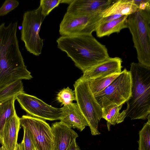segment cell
Segmentation results:
<instances>
[{"instance_id":"obj_27","label":"cell","mask_w":150,"mask_h":150,"mask_svg":"<svg viewBox=\"0 0 150 150\" xmlns=\"http://www.w3.org/2000/svg\"><path fill=\"white\" fill-rule=\"evenodd\" d=\"M133 3L142 10H150V0H132Z\"/></svg>"},{"instance_id":"obj_4","label":"cell","mask_w":150,"mask_h":150,"mask_svg":"<svg viewBox=\"0 0 150 150\" xmlns=\"http://www.w3.org/2000/svg\"><path fill=\"white\" fill-rule=\"evenodd\" d=\"M127 25L132 36L138 62L150 67V10L138 9L128 16Z\"/></svg>"},{"instance_id":"obj_10","label":"cell","mask_w":150,"mask_h":150,"mask_svg":"<svg viewBox=\"0 0 150 150\" xmlns=\"http://www.w3.org/2000/svg\"><path fill=\"white\" fill-rule=\"evenodd\" d=\"M16 100L21 108L30 116L44 120H59L61 108L52 107L36 97L25 92L17 96Z\"/></svg>"},{"instance_id":"obj_11","label":"cell","mask_w":150,"mask_h":150,"mask_svg":"<svg viewBox=\"0 0 150 150\" xmlns=\"http://www.w3.org/2000/svg\"><path fill=\"white\" fill-rule=\"evenodd\" d=\"M122 60L119 57H110L83 73L80 78L88 80L98 77L120 74L122 72Z\"/></svg>"},{"instance_id":"obj_18","label":"cell","mask_w":150,"mask_h":150,"mask_svg":"<svg viewBox=\"0 0 150 150\" xmlns=\"http://www.w3.org/2000/svg\"><path fill=\"white\" fill-rule=\"evenodd\" d=\"M122 105H111L105 108H102V118L107 121L109 131L110 129L111 125L114 126L116 124L122 122L127 117L125 110L120 112Z\"/></svg>"},{"instance_id":"obj_26","label":"cell","mask_w":150,"mask_h":150,"mask_svg":"<svg viewBox=\"0 0 150 150\" xmlns=\"http://www.w3.org/2000/svg\"><path fill=\"white\" fill-rule=\"evenodd\" d=\"M24 130V136L23 140L25 150H33L35 148L32 134L27 128L23 127Z\"/></svg>"},{"instance_id":"obj_19","label":"cell","mask_w":150,"mask_h":150,"mask_svg":"<svg viewBox=\"0 0 150 150\" xmlns=\"http://www.w3.org/2000/svg\"><path fill=\"white\" fill-rule=\"evenodd\" d=\"M16 96L0 102V143L2 144L3 132L7 122L16 113L14 103Z\"/></svg>"},{"instance_id":"obj_22","label":"cell","mask_w":150,"mask_h":150,"mask_svg":"<svg viewBox=\"0 0 150 150\" xmlns=\"http://www.w3.org/2000/svg\"><path fill=\"white\" fill-rule=\"evenodd\" d=\"M148 121L145 123L139 132L138 150H150V115L147 118Z\"/></svg>"},{"instance_id":"obj_7","label":"cell","mask_w":150,"mask_h":150,"mask_svg":"<svg viewBox=\"0 0 150 150\" xmlns=\"http://www.w3.org/2000/svg\"><path fill=\"white\" fill-rule=\"evenodd\" d=\"M45 16L39 6L36 9L25 12L23 15L21 30V39L27 51L38 56L41 53L43 40L39 35L41 25Z\"/></svg>"},{"instance_id":"obj_1","label":"cell","mask_w":150,"mask_h":150,"mask_svg":"<svg viewBox=\"0 0 150 150\" xmlns=\"http://www.w3.org/2000/svg\"><path fill=\"white\" fill-rule=\"evenodd\" d=\"M18 22L0 25V88L13 82L30 80L20 50L17 36Z\"/></svg>"},{"instance_id":"obj_6","label":"cell","mask_w":150,"mask_h":150,"mask_svg":"<svg viewBox=\"0 0 150 150\" xmlns=\"http://www.w3.org/2000/svg\"><path fill=\"white\" fill-rule=\"evenodd\" d=\"M132 86L130 72L125 68L108 86L94 96L102 108L111 105H123L131 96Z\"/></svg>"},{"instance_id":"obj_3","label":"cell","mask_w":150,"mask_h":150,"mask_svg":"<svg viewBox=\"0 0 150 150\" xmlns=\"http://www.w3.org/2000/svg\"><path fill=\"white\" fill-rule=\"evenodd\" d=\"M131 94L126 102L127 117L131 120L147 119L150 114V67L139 62L130 64Z\"/></svg>"},{"instance_id":"obj_15","label":"cell","mask_w":150,"mask_h":150,"mask_svg":"<svg viewBox=\"0 0 150 150\" xmlns=\"http://www.w3.org/2000/svg\"><path fill=\"white\" fill-rule=\"evenodd\" d=\"M20 128V117L16 113L6 123L3 130V146L6 150H14Z\"/></svg>"},{"instance_id":"obj_12","label":"cell","mask_w":150,"mask_h":150,"mask_svg":"<svg viewBox=\"0 0 150 150\" xmlns=\"http://www.w3.org/2000/svg\"><path fill=\"white\" fill-rule=\"evenodd\" d=\"M115 0H72L67 12L80 15L100 13L112 4Z\"/></svg>"},{"instance_id":"obj_5","label":"cell","mask_w":150,"mask_h":150,"mask_svg":"<svg viewBox=\"0 0 150 150\" xmlns=\"http://www.w3.org/2000/svg\"><path fill=\"white\" fill-rule=\"evenodd\" d=\"M74 86L77 103L88 123L92 135L100 134L98 127L102 118V108L91 92L88 81L79 78Z\"/></svg>"},{"instance_id":"obj_17","label":"cell","mask_w":150,"mask_h":150,"mask_svg":"<svg viewBox=\"0 0 150 150\" xmlns=\"http://www.w3.org/2000/svg\"><path fill=\"white\" fill-rule=\"evenodd\" d=\"M128 16L124 15L114 20L100 23L95 32L97 37L101 38L109 36L114 33H119L122 29L128 28L127 19Z\"/></svg>"},{"instance_id":"obj_30","label":"cell","mask_w":150,"mask_h":150,"mask_svg":"<svg viewBox=\"0 0 150 150\" xmlns=\"http://www.w3.org/2000/svg\"><path fill=\"white\" fill-rule=\"evenodd\" d=\"M19 150H25L23 143L22 141L19 144H18Z\"/></svg>"},{"instance_id":"obj_29","label":"cell","mask_w":150,"mask_h":150,"mask_svg":"<svg viewBox=\"0 0 150 150\" xmlns=\"http://www.w3.org/2000/svg\"><path fill=\"white\" fill-rule=\"evenodd\" d=\"M66 150H80V149L76 143L75 139L72 142Z\"/></svg>"},{"instance_id":"obj_28","label":"cell","mask_w":150,"mask_h":150,"mask_svg":"<svg viewBox=\"0 0 150 150\" xmlns=\"http://www.w3.org/2000/svg\"><path fill=\"white\" fill-rule=\"evenodd\" d=\"M123 15L115 14L110 15L105 17H103L100 23H105L118 18Z\"/></svg>"},{"instance_id":"obj_23","label":"cell","mask_w":150,"mask_h":150,"mask_svg":"<svg viewBox=\"0 0 150 150\" xmlns=\"http://www.w3.org/2000/svg\"><path fill=\"white\" fill-rule=\"evenodd\" d=\"M56 100L61 103V106L72 103L73 101L76 100L74 91L69 87L64 88L57 93Z\"/></svg>"},{"instance_id":"obj_14","label":"cell","mask_w":150,"mask_h":150,"mask_svg":"<svg viewBox=\"0 0 150 150\" xmlns=\"http://www.w3.org/2000/svg\"><path fill=\"white\" fill-rule=\"evenodd\" d=\"M60 121L69 127L82 131L88 123L77 103H72L61 108Z\"/></svg>"},{"instance_id":"obj_32","label":"cell","mask_w":150,"mask_h":150,"mask_svg":"<svg viewBox=\"0 0 150 150\" xmlns=\"http://www.w3.org/2000/svg\"><path fill=\"white\" fill-rule=\"evenodd\" d=\"M0 150H6L5 148L3 146L0 147Z\"/></svg>"},{"instance_id":"obj_13","label":"cell","mask_w":150,"mask_h":150,"mask_svg":"<svg viewBox=\"0 0 150 150\" xmlns=\"http://www.w3.org/2000/svg\"><path fill=\"white\" fill-rule=\"evenodd\" d=\"M51 127L54 142L52 150H66L79 136L71 128L61 121L52 123Z\"/></svg>"},{"instance_id":"obj_20","label":"cell","mask_w":150,"mask_h":150,"mask_svg":"<svg viewBox=\"0 0 150 150\" xmlns=\"http://www.w3.org/2000/svg\"><path fill=\"white\" fill-rule=\"evenodd\" d=\"M25 92L22 80L13 82L0 88V102Z\"/></svg>"},{"instance_id":"obj_33","label":"cell","mask_w":150,"mask_h":150,"mask_svg":"<svg viewBox=\"0 0 150 150\" xmlns=\"http://www.w3.org/2000/svg\"><path fill=\"white\" fill-rule=\"evenodd\" d=\"M33 150H37L36 149H35V148H34Z\"/></svg>"},{"instance_id":"obj_24","label":"cell","mask_w":150,"mask_h":150,"mask_svg":"<svg viewBox=\"0 0 150 150\" xmlns=\"http://www.w3.org/2000/svg\"><path fill=\"white\" fill-rule=\"evenodd\" d=\"M64 3L63 0H41L40 6L42 15L46 17L60 3Z\"/></svg>"},{"instance_id":"obj_16","label":"cell","mask_w":150,"mask_h":150,"mask_svg":"<svg viewBox=\"0 0 150 150\" xmlns=\"http://www.w3.org/2000/svg\"><path fill=\"white\" fill-rule=\"evenodd\" d=\"M138 9L132 0H115L100 13L102 17L115 14L129 16L135 13Z\"/></svg>"},{"instance_id":"obj_9","label":"cell","mask_w":150,"mask_h":150,"mask_svg":"<svg viewBox=\"0 0 150 150\" xmlns=\"http://www.w3.org/2000/svg\"><path fill=\"white\" fill-rule=\"evenodd\" d=\"M20 126L30 130L37 150H52L54 145L51 127L42 119L29 115L20 118Z\"/></svg>"},{"instance_id":"obj_2","label":"cell","mask_w":150,"mask_h":150,"mask_svg":"<svg viewBox=\"0 0 150 150\" xmlns=\"http://www.w3.org/2000/svg\"><path fill=\"white\" fill-rule=\"evenodd\" d=\"M56 42L58 48L65 52L83 73L110 57L105 46L92 34L61 36Z\"/></svg>"},{"instance_id":"obj_8","label":"cell","mask_w":150,"mask_h":150,"mask_svg":"<svg viewBox=\"0 0 150 150\" xmlns=\"http://www.w3.org/2000/svg\"><path fill=\"white\" fill-rule=\"evenodd\" d=\"M103 17L100 13L80 15L66 12L59 25L61 36L92 34Z\"/></svg>"},{"instance_id":"obj_25","label":"cell","mask_w":150,"mask_h":150,"mask_svg":"<svg viewBox=\"0 0 150 150\" xmlns=\"http://www.w3.org/2000/svg\"><path fill=\"white\" fill-rule=\"evenodd\" d=\"M19 2L16 0H6L0 8V16L7 14L15 9L19 5Z\"/></svg>"},{"instance_id":"obj_31","label":"cell","mask_w":150,"mask_h":150,"mask_svg":"<svg viewBox=\"0 0 150 150\" xmlns=\"http://www.w3.org/2000/svg\"><path fill=\"white\" fill-rule=\"evenodd\" d=\"M14 150H19L18 144L17 143Z\"/></svg>"},{"instance_id":"obj_21","label":"cell","mask_w":150,"mask_h":150,"mask_svg":"<svg viewBox=\"0 0 150 150\" xmlns=\"http://www.w3.org/2000/svg\"><path fill=\"white\" fill-rule=\"evenodd\" d=\"M120 74L98 77L88 80L90 88L94 95L104 89Z\"/></svg>"}]
</instances>
